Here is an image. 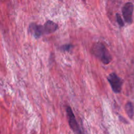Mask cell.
I'll use <instances>...</instances> for the list:
<instances>
[{
  "label": "cell",
  "instance_id": "1",
  "mask_svg": "<svg viewBox=\"0 0 134 134\" xmlns=\"http://www.w3.org/2000/svg\"><path fill=\"white\" fill-rule=\"evenodd\" d=\"M91 53L105 65L109 64L112 60L111 54L104 44L101 42H97L93 44L91 48Z\"/></svg>",
  "mask_w": 134,
  "mask_h": 134
},
{
  "label": "cell",
  "instance_id": "2",
  "mask_svg": "<svg viewBox=\"0 0 134 134\" xmlns=\"http://www.w3.org/2000/svg\"><path fill=\"white\" fill-rule=\"evenodd\" d=\"M109 82L111 86L113 91L116 94H119L122 91L123 85V80L116 75L115 72L110 73L107 77Z\"/></svg>",
  "mask_w": 134,
  "mask_h": 134
},
{
  "label": "cell",
  "instance_id": "3",
  "mask_svg": "<svg viewBox=\"0 0 134 134\" xmlns=\"http://www.w3.org/2000/svg\"><path fill=\"white\" fill-rule=\"evenodd\" d=\"M66 113L68 118V122L70 128H71L72 130L75 132L76 134H82V131L80 128L79 125L77 121L75 116L72 111L71 108L69 106L67 107L66 108Z\"/></svg>",
  "mask_w": 134,
  "mask_h": 134
},
{
  "label": "cell",
  "instance_id": "4",
  "mask_svg": "<svg viewBox=\"0 0 134 134\" xmlns=\"http://www.w3.org/2000/svg\"><path fill=\"white\" fill-rule=\"evenodd\" d=\"M133 4L131 2H128L124 4L122 9V13L124 20L128 24H131L133 22Z\"/></svg>",
  "mask_w": 134,
  "mask_h": 134
},
{
  "label": "cell",
  "instance_id": "5",
  "mask_svg": "<svg viewBox=\"0 0 134 134\" xmlns=\"http://www.w3.org/2000/svg\"><path fill=\"white\" fill-rule=\"evenodd\" d=\"M29 31L35 39H39L42 35H47L44 25H39L36 23L30 24Z\"/></svg>",
  "mask_w": 134,
  "mask_h": 134
},
{
  "label": "cell",
  "instance_id": "6",
  "mask_svg": "<svg viewBox=\"0 0 134 134\" xmlns=\"http://www.w3.org/2000/svg\"><path fill=\"white\" fill-rule=\"evenodd\" d=\"M44 25L46 27L47 35L53 34V33H54L58 29V25L56 23H55L54 22H53V21L47 20L44 23Z\"/></svg>",
  "mask_w": 134,
  "mask_h": 134
},
{
  "label": "cell",
  "instance_id": "7",
  "mask_svg": "<svg viewBox=\"0 0 134 134\" xmlns=\"http://www.w3.org/2000/svg\"><path fill=\"white\" fill-rule=\"evenodd\" d=\"M125 110L127 115L130 119H132L134 115V106L132 102H128L125 105Z\"/></svg>",
  "mask_w": 134,
  "mask_h": 134
},
{
  "label": "cell",
  "instance_id": "8",
  "mask_svg": "<svg viewBox=\"0 0 134 134\" xmlns=\"http://www.w3.org/2000/svg\"><path fill=\"white\" fill-rule=\"evenodd\" d=\"M73 47V46L71 44H64V45H62L60 47V49L62 51H64V52H69L71 49Z\"/></svg>",
  "mask_w": 134,
  "mask_h": 134
},
{
  "label": "cell",
  "instance_id": "9",
  "mask_svg": "<svg viewBox=\"0 0 134 134\" xmlns=\"http://www.w3.org/2000/svg\"><path fill=\"white\" fill-rule=\"evenodd\" d=\"M116 22H117V23L119 24V25L120 26V27H123V26H124V20H123L122 17L120 16V15L119 14V13H116Z\"/></svg>",
  "mask_w": 134,
  "mask_h": 134
},
{
  "label": "cell",
  "instance_id": "10",
  "mask_svg": "<svg viewBox=\"0 0 134 134\" xmlns=\"http://www.w3.org/2000/svg\"><path fill=\"white\" fill-rule=\"evenodd\" d=\"M83 1H85V0H83Z\"/></svg>",
  "mask_w": 134,
  "mask_h": 134
},
{
  "label": "cell",
  "instance_id": "11",
  "mask_svg": "<svg viewBox=\"0 0 134 134\" xmlns=\"http://www.w3.org/2000/svg\"><path fill=\"white\" fill-rule=\"evenodd\" d=\"M60 1H61V0H60Z\"/></svg>",
  "mask_w": 134,
  "mask_h": 134
}]
</instances>
